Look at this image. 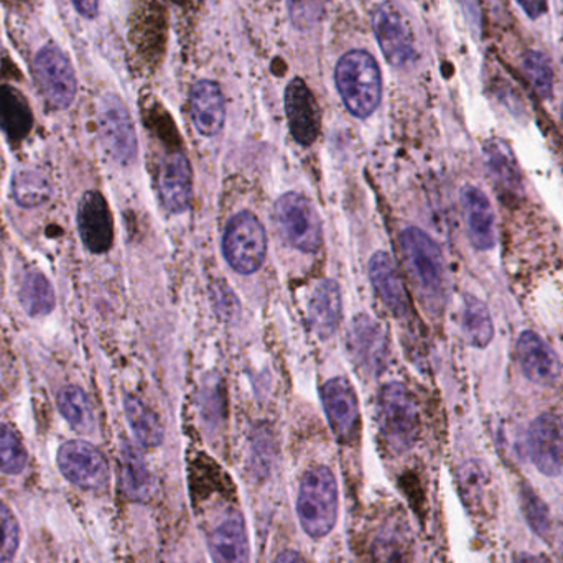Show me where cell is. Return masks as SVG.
Returning a JSON list of instances; mask_svg holds the SVG:
<instances>
[{"instance_id":"6da1fadb","label":"cell","mask_w":563,"mask_h":563,"mask_svg":"<svg viewBox=\"0 0 563 563\" xmlns=\"http://www.w3.org/2000/svg\"><path fill=\"white\" fill-rule=\"evenodd\" d=\"M400 251L420 300L427 310L440 313L446 301V273L439 244L419 228H407L400 234Z\"/></svg>"},{"instance_id":"7a4b0ae2","label":"cell","mask_w":563,"mask_h":563,"mask_svg":"<svg viewBox=\"0 0 563 563\" xmlns=\"http://www.w3.org/2000/svg\"><path fill=\"white\" fill-rule=\"evenodd\" d=\"M340 512V493L333 472L314 465L303 473L297 493V516L305 534L323 539L333 531Z\"/></svg>"},{"instance_id":"3957f363","label":"cell","mask_w":563,"mask_h":563,"mask_svg":"<svg viewBox=\"0 0 563 563\" xmlns=\"http://www.w3.org/2000/svg\"><path fill=\"white\" fill-rule=\"evenodd\" d=\"M334 82L344 108L354 118H369L379 108L383 76L376 59L364 49H351L341 56L334 68Z\"/></svg>"},{"instance_id":"277c9868","label":"cell","mask_w":563,"mask_h":563,"mask_svg":"<svg viewBox=\"0 0 563 563\" xmlns=\"http://www.w3.org/2000/svg\"><path fill=\"white\" fill-rule=\"evenodd\" d=\"M380 442L389 455H402L416 445L420 433L416 400L404 384L389 383L377 399Z\"/></svg>"},{"instance_id":"5b68a950","label":"cell","mask_w":563,"mask_h":563,"mask_svg":"<svg viewBox=\"0 0 563 563\" xmlns=\"http://www.w3.org/2000/svg\"><path fill=\"white\" fill-rule=\"evenodd\" d=\"M223 254L238 274L257 273L266 261L267 236L263 223L251 211H241L228 221Z\"/></svg>"},{"instance_id":"8992f818","label":"cell","mask_w":563,"mask_h":563,"mask_svg":"<svg viewBox=\"0 0 563 563\" xmlns=\"http://www.w3.org/2000/svg\"><path fill=\"white\" fill-rule=\"evenodd\" d=\"M33 78L40 95L53 109H66L73 104L78 91L71 59L55 43L42 46L33 59Z\"/></svg>"},{"instance_id":"52a82bcc","label":"cell","mask_w":563,"mask_h":563,"mask_svg":"<svg viewBox=\"0 0 563 563\" xmlns=\"http://www.w3.org/2000/svg\"><path fill=\"white\" fill-rule=\"evenodd\" d=\"M367 563H412L413 539L402 511L384 512L374 519L363 542Z\"/></svg>"},{"instance_id":"ba28073f","label":"cell","mask_w":563,"mask_h":563,"mask_svg":"<svg viewBox=\"0 0 563 563\" xmlns=\"http://www.w3.org/2000/svg\"><path fill=\"white\" fill-rule=\"evenodd\" d=\"M276 223L285 241L301 253H317L323 244L320 217L303 195H282L276 203Z\"/></svg>"},{"instance_id":"9c48e42d","label":"cell","mask_w":563,"mask_h":563,"mask_svg":"<svg viewBox=\"0 0 563 563\" xmlns=\"http://www.w3.org/2000/svg\"><path fill=\"white\" fill-rule=\"evenodd\" d=\"M205 536L213 563H250V532L243 512L234 503L220 506L218 516L207 522Z\"/></svg>"},{"instance_id":"30bf717a","label":"cell","mask_w":563,"mask_h":563,"mask_svg":"<svg viewBox=\"0 0 563 563\" xmlns=\"http://www.w3.org/2000/svg\"><path fill=\"white\" fill-rule=\"evenodd\" d=\"M99 135L112 161L131 165L137 157V134L128 108L119 96L106 95L98 111Z\"/></svg>"},{"instance_id":"8fae6325","label":"cell","mask_w":563,"mask_h":563,"mask_svg":"<svg viewBox=\"0 0 563 563\" xmlns=\"http://www.w3.org/2000/svg\"><path fill=\"white\" fill-rule=\"evenodd\" d=\"M321 402L338 442L351 445L360 439L361 412L356 390L346 377H333L321 387Z\"/></svg>"},{"instance_id":"7c38bea8","label":"cell","mask_w":563,"mask_h":563,"mask_svg":"<svg viewBox=\"0 0 563 563\" xmlns=\"http://www.w3.org/2000/svg\"><path fill=\"white\" fill-rule=\"evenodd\" d=\"M56 462H58L62 475L79 488L99 492L108 485V462L91 443L82 442V440L63 443L59 446Z\"/></svg>"},{"instance_id":"4fadbf2b","label":"cell","mask_w":563,"mask_h":563,"mask_svg":"<svg viewBox=\"0 0 563 563\" xmlns=\"http://www.w3.org/2000/svg\"><path fill=\"white\" fill-rule=\"evenodd\" d=\"M373 29L384 58L394 68H407L416 63L417 48L412 30L393 3L377 7L373 15Z\"/></svg>"},{"instance_id":"5bb4252c","label":"cell","mask_w":563,"mask_h":563,"mask_svg":"<svg viewBox=\"0 0 563 563\" xmlns=\"http://www.w3.org/2000/svg\"><path fill=\"white\" fill-rule=\"evenodd\" d=\"M347 350L357 369L366 376H379L387 367L386 331L369 314H357L351 321Z\"/></svg>"},{"instance_id":"9a60e30c","label":"cell","mask_w":563,"mask_h":563,"mask_svg":"<svg viewBox=\"0 0 563 563\" xmlns=\"http://www.w3.org/2000/svg\"><path fill=\"white\" fill-rule=\"evenodd\" d=\"M528 452L545 476L563 472V422L554 413H542L529 427Z\"/></svg>"},{"instance_id":"2e32d148","label":"cell","mask_w":563,"mask_h":563,"mask_svg":"<svg viewBox=\"0 0 563 563\" xmlns=\"http://www.w3.org/2000/svg\"><path fill=\"white\" fill-rule=\"evenodd\" d=\"M285 112L288 129L297 144L308 147L321 131V114L313 92L301 78L291 79L285 89Z\"/></svg>"},{"instance_id":"e0dca14e","label":"cell","mask_w":563,"mask_h":563,"mask_svg":"<svg viewBox=\"0 0 563 563\" xmlns=\"http://www.w3.org/2000/svg\"><path fill=\"white\" fill-rule=\"evenodd\" d=\"M78 233L92 254L108 253L114 241V227L108 201L99 191H86L78 203Z\"/></svg>"},{"instance_id":"ac0fdd59","label":"cell","mask_w":563,"mask_h":563,"mask_svg":"<svg viewBox=\"0 0 563 563\" xmlns=\"http://www.w3.org/2000/svg\"><path fill=\"white\" fill-rule=\"evenodd\" d=\"M158 195L170 213L180 214L190 208L194 197V174L181 152L167 155L158 170Z\"/></svg>"},{"instance_id":"d6986e66","label":"cell","mask_w":563,"mask_h":563,"mask_svg":"<svg viewBox=\"0 0 563 563\" xmlns=\"http://www.w3.org/2000/svg\"><path fill=\"white\" fill-rule=\"evenodd\" d=\"M516 353L522 373L531 383L549 386L561 376V361L541 334L525 331L519 336Z\"/></svg>"},{"instance_id":"ffe728a7","label":"cell","mask_w":563,"mask_h":563,"mask_svg":"<svg viewBox=\"0 0 563 563\" xmlns=\"http://www.w3.org/2000/svg\"><path fill=\"white\" fill-rule=\"evenodd\" d=\"M369 279L379 300L394 317H406L409 295L400 277L399 267L390 254L377 251L369 261Z\"/></svg>"},{"instance_id":"44dd1931","label":"cell","mask_w":563,"mask_h":563,"mask_svg":"<svg viewBox=\"0 0 563 563\" xmlns=\"http://www.w3.org/2000/svg\"><path fill=\"white\" fill-rule=\"evenodd\" d=\"M190 115L195 128L205 137H214L223 131L227 102L218 82L210 79L195 82L190 91Z\"/></svg>"},{"instance_id":"7402d4cb","label":"cell","mask_w":563,"mask_h":563,"mask_svg":"<svg viewBox=\"0 0 563 563\" xmlns=\"http://www.w3.org/2000/svg\"><path fill=\"white\" fill-rule=\"evenodd\" d=\"M463 213L470 243L478 251H489L496 246V218L488 197L479 188L468 187L462 190Z\"/></svg>"},{"instance_id":"603a6c76","label":"cell","mask_w":563,"mask_h":563,"mask_svg":"<svg viewBox=\"0 0 563 563\" xmlns=\"http://www.w3.org/2000/svg\"><path fill=\"white\" fill-rule=\"evenodd\" d=\"M343 313V298L340 285L334 280H323L317 285L308 301V321L318 336L330 338L336 333Z\"/></svg>"},{"instance_id":"cb8c5ba5","label":"cell","mask_w":563,"mask_h":563,"mask_svg":"<svg viewBox=\"0 0 563 563\" xmlns=\"http://www.w3.org/2000/svg\"><path fill=\"white\" fill-rule=\"evenodd\" d=\"M486 167L495 187L506 197H521L525 190L521 168L515 152L501 139H492L485 145Z\"/></svg>"},{"instance_id":"d4e9b609","label":"cell","mask_w":563,"mask_h":563,"mask_svg":"<svg viewBox=\"0 0 563 563\" xmlns=\"http://www.w3.org/2000/svg\"><path fill=\"white\" fill-rule=\"evenodd\" d=\"M119 482L131 501H145L151 496V473L141 453L131 443H124L119 453Z\"/></svg>"},{"instance_id":"484cf974","label":"cell","mask_w":563,"mask_h":563,"mask_svg":"<svg viewBox=\"0 0 563 563\" xmlns=\"http://www.w3.org/2000/svg\"><path fill=\"white\" fill-rule=\"evenodd\" d=\"M16 297L23 310L33 318L45 317L55 308V291L40 271L26 269L22 274Z\"/></svg>"},{"instance_id":"4316f807","label":"cell","mask_w":563,"mask_h":563,"mask_svg":"<svg viewBox=\"0 0 563 563\" xmlns=\"http://www.w3.org/2000/svg\"><path fill=\"white\" fill-rule=\"evenodd\" d=\"M124 412L137 442L145 449H157L164 442V427L158 417L139 397H124Z\"/></svg>"},{"instance_id":"83f0119b","label":"cell","mask_w":563,"mask_h":563,"mask_svg":"<svg viewBox=\"0 0 563 563\" xmlns=\"http://www.w3.org/2000/svg\"><path fill=\"white\" fill-rule=\"evenodd\" d=\"M0 128L10 139H23L32 128V112L25 98L10 86L0 88Z\"/></svg>"},{"instance_id":"f1b7e54d","label":"cell","mask_w":563,"mask_h":563,"mask_svg":"<svg viewBox=\"0 0 563 563\" xmlns=\"http://www.w3.org/2000/svg\"><path fill=\"white\" fill-rule=\"evenodd\" d=\"M462 330L466 341L475 347H486L495 336L492 313L485 301L473 295H466L463 300Z\"/></svg>"},{"instance_id":"f546056e","label":"cell","mask_w":563,"mask_h":563,"mask_svg":"<svg viewBox=\"0 0 563 563\" xmlns=\"http://www.w3.org/2000/svg\"><path fill=\"white\" fill-rule=\"evenodd\" d=\"M58 409L63 419L79 433H91L96 427L95 410L88 394L81 387L68 386L59 390Z\"/></svg>"},{"instance_id":"4dcf8cb0","label":"cell","mask_w":563,"mask_h":563,"mask_svg":"<svg viewBox=\"0 0 563 563\" xmlns=\"http://www.w3.org/2000/svg\"><path fill=\"white\" fill-rule=\"evenodd\" d=\"M12 198L23 208H36L52 198V181L43 172L23 168L12 178Z\"/></svg>"},{"instance_id":"1f68e13d","label":"cell","mask_w":563,"mask_h":563,"mask_svg":"<svg viewBox=\"0 0 563 563\" xmlns=\"http://www.w3.org/2000/svg\"><path fill=\"white\" fill-rule=\"evenodd\" d=\"M26 465V450L15 430L0 423V472L19 475Z\"/></svg>"},{"instance_id":"d6a6232c","label":"cell","mask_w":563,"mask_h":563,"mask_svg":"<svg viewBox=\"0 0 563 563\" xmlns=\"http://www.w3.org/2000/svg\"><path fill=\"white\" fill-rule=\"evenodd\" d=\"M522 68L538 95L544 99L551 98L554 91V69L551 59L542 52H528L522 58Z\"/></svg>"},{"instance_id":"836d02e7","label":"cell","mask_w":563,"mask_h":563,"mask_svg":"<svg viewBox=\"0 0 563 563\" xmlns=\"http://www.w3.org/2000/svg\"><path fill=\"white\" fill-rule=\"evenodd\" d=\"M274 462V442L271 432L266 429L254 432L253 442H251L250 463L256 478H267L273 468Z\"/></svg>"},{"instance_id":"e575fe53","label":"cell","mask_w":563,"mask_h":563,"mask_svg":"<svg viewBox=\"0 0 563 563\" xmlns=\"http://www.w3.org/2000/svg\"><path fill=\"white\" fill-rule=\"evenodd\" d=\"M521 506L525 511L526 521L531 526L536 534L548 538L549 529H551V518H549L548 508H545L542 499L529 488L528 485L521 488Z\"/></svg>"},{"instance_id":"d590c367","label":"cell","mask_w":563,"mask_h":563,"mask_svg":"<svg viewBox=\"0 0 563 563\" xmlns=\"http://www.w3.org/2000/svg\"><path fill=\"white\" fill-rule=\"evenodd\" d=\"M19 544V522L7 506L0 505V563L12 561Z\"/></svg>"},{"instance_id":"8d00e7d4","label":"cell","mask_w":563,"mask_h":563,"mask_svg":"<svg viewBox=\"0 0 563 563\" xmlns=\"http://www.w3.org/2000/svg\"><path fill=\"white\" fill-rule=\"evenodd\" d=\"M291 23L298 30H308L320 20L318 0H287Z\"/></svg>"},{"instance_id":"74e56055","label":"cell","mask_w":563,"mask_h":563,"mask_svg":"<svg viewBox=\"0 0 563 563\" xmlns=\"http://www.w3.org/2000/svg\"><path fill=\"white\" fill-rule=\"evenodd\" d=\"M213 298L214 305H217V311L221 317L233 318V314L238 313L236 297H234L233 291H231V288H228L227 285L221 284V282L214 284Z\"/></svg>"},{"instance_id":"f35d334b","label":"cell","mask_w":563,"mask_h":563,"mask_svg":"<svg viewBox=\"0 0 563 563\" xmlns=\"http://www.w3.org/2000/svg\"><path fill=\"white\" fill-rule=\"evenodd\" d=\"M529 19L538 20L549 10V0H516Z\"/></svg>"},{"instance_id":"ab89813d","label":"cell","mask_w":563,"mask_h":563,"mask_svg":"<svg viewBox=\"0 0 563 563\" xmlns=\"http://www.w3.org/2000/svg\"><path fill=\"white\" fill-rule=\"evenodd\" d=\"M73 7L85 19H95L99 13V0H71Z\"/></svg>"},{"instance_id":"60d3db41","label":"cell","mask_w":563,"mask_h":563,"mask_svg":"<svg viewBox=\"0 0 563 563\" xmlns=\"http://www.w3.org/2000/svg\"><path fill=\"white\" fill-rule=\"evenodd\" d=\"M274 563H307L305 561L303 555L297 551H284L277 555L276 561Z\"/></svg>"},{"instance_id":"b9f144b4","label":"cell","mask_w":563,"mask_h":563,"mask_svg":"<svg viewBox=\"0 0 563 563\" xmlns=\"http://www.w3.org/2000/svg\"><path fill=\"white\" fill-rule=\"evenodd\" d=\"M462 2L466 12H468L470 23H473L475 26H479V13L478 7H476V0H462Z\"/></svg>"},{"instance_id":"7bdbcfd3","label":"cell","mask_w":563,"mask_h":563,"mask_svg":"<svg viewBox=\"0 0 563 563\" xmlns=\"http://www.w3.org/2000/svg\"><path fill=\"white\" fill-rule=\"evenodd\" d=\"M515 563H551L542 555L521 554L515 559Z\"/></svg>"},{"instance_id":"ee69618b","label":"cell","mask_w":563,"mask_h":563,"mask_svg":"<svg viewBox=\"0 0 563 563\" xmlns=\"http://www.w3.org/2000/svg\"><path fill=\"white\" fill-rule=\"evenodd\" d=\"M561 118H562V124H563V104H562V109H561Z\"/></svg>"}]
</instances>
